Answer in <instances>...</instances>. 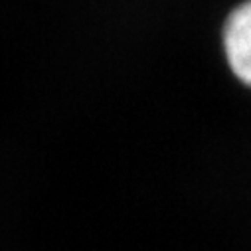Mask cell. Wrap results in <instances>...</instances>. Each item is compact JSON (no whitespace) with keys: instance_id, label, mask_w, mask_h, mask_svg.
<instances>
[{"instance_id":"cell-1","label":"cell","mask_w":251,"mask_h":251,"mask_svg":"<svg viewBox=\"0 0 251 251\" xmlns=\"http://www.w3.org/2000/svg\"><path fill=\"white\" fill-rule=\"evenodd\" d=\"M222 46L235 79L251 89V0L229 12L222 32Z\"/></svg>"}]
</instances>
